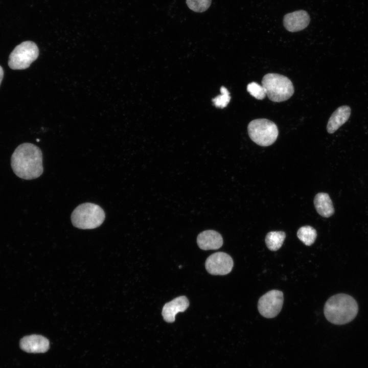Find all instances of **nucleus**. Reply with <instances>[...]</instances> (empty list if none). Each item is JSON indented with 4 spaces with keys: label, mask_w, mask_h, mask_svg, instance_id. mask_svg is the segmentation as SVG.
I'll return each mask as SVG.
<instances>
[{
    "label": "nucleus",
    "mask_w": 368,
    "mask_h": 368,
    "mask_svg": "<svg viewBox=\"0 0 368 368\" xmlns=\"http://www.w3.org/2000/svg\"><path fill=\"white\" fill-rule=\"evenodd\" d=\"M286 238V234L283 231H272L267 233L265 237V243L271 251H276L281 248Z\"/></svg>",
    "instance_id": "nucleus-15"
},
{
    "label": "nucleus",
    "mask_w": 368,
    "mask_h": 368,
    "mask_svg": "<svg viewBox=\"0 0 368 368\" xmlns=\"http://www.w3.org/2000/svg\"><path fill=\"white\" fill-rule=\"evenodd\" d=\"M283 301V293L282 291L271 290L259 298L258 309L263 316L267 318H273L281 311Z\"/></svg>",
    "instance_id": "nucleus-7"
},
{
    "label": "nucleus",
    "mask_w": 368,
    "mask_h": 368,
    "mask_svg": "<svg viewBox=\"0 0 368 368\" xmlns=\"http://www.w3.org/2000/svg\"><path fill=\"white\" fill-rule=\"evenodd\" d=\"M221 94L213 99L214 105L218 107L224 108L227 106L231 100L229 93L225 87L222 86L220 88Z\"/></svg>",
    "instance_id": "nucleus-19"
},
{
    "label": "nucleus",
    "mask_w": 368,
    "mask_h": 368,
    "mask_svg": "<svg viewBox=\"0 0 368 368\" xmlns=\"http://www.w3.org/2000/svg\"><path fill=\"white\" fill-rule=\"evenodd\" d=\"M234 263L231 257L223 252L210 256L205 263L206 270L213 275H225L232 270Z\"/></svg>",
    "instance_id": "nucleus-8"
},
{
    "label": "nucleus",
    "mask_w": 368,
    "mask_h": 368,
    "mask_svg": "<svg viewBox=\"0 0 368 368\" xmlns=\"http://www.w3.org/2000/svg\"><path fill=\"white\" fill-rule=\"evenodd\" d=\"M247 90L250 95L258 100L263 99L266 95L263 86L255 82H252L247 85Z\"/></svg>",
    "instance_id": "nucleus-18"
},
{
    "label": "nucleus",
    "mask_w": 368,
    "mask_h": 368,
    "mask_svg": "<svg viewBox=\"0 0 368 368\" xmlns=\"http://www.w3.org/2000/svg\"><path fill=\"white\" fill-rule=\"evenodd\" d=\"M298 238L306 245L310 246L317 237L316 230L311 226L306 225L300 227L297 232Z\"/></svg>",
    "instance_id": "nucleus-16"
},
{
    "label": "nucleus",
    "mask_w": 368,
    "mask_h": 368,
    "mask_svg": "<svg viewBox=\"0 0 368 368\" xmlns=\"http://www.w3.org/2000/svg\"><path fill=\"white\" fill-rule=\"evenodd\" d=\"M11 165L18 177L27 180L37 178L43 171L42 152L34 144L22 143L13 153Z\"/></svg>",
    "instance_id": "nucleus-1"
},
{
    "label": "nucleus",
    "mask_w": 368,
    "mask_h": 368,
    "mask_svg": "<svg viewBox=\"0 0 368 368\" xmlns=\"http://www.w3.org/2000/svg\"><path fill=\"white\" fill-rule=\"evenodd\" d=\"M314 204L318 214L323 217L329 218L335 212L332 201L326 193H317L314 199Z\"/></svg>",
    "instance_id": "nucleus-14"
},
{
    "label": "nucleus",
    "mask_w": 368,
    "mask_h": 368,
    "mask_svg": "<svg viewBox=\"0 0 368 368\" xmlns=\"http://www.w3.org/2000/svg\"><path fill=\"white\" fill-rule=\"evenodd\" d=\"M351 112V108L347 105L336 109L331 114L327 125L328 133H333L343 125L349 119Z\"/></svg>",
    "instance_id": "nucleus-13"
},
{
    "label": "nucleus",
    "mask_w": 368,
    "mask_h": 368,
    "mask_svg": "<svg viewBox=\"0 0 368 368\" xmlns=\"http://www.w3.org/2000/svg\"><path fill=\"white\" fill-rule=\"evenodd\" d=\"M39 55L35 43L26 41L17 45L10 53L8 65L12 70H24L29 67Z\"/></svg>",
    "instance_id": "nucleus-6"
},
{
    "label": "nucleus",
    "mask_w": 368,
    "mask_h": 368,
    "mask_svg": "<svg viewBox=\"0 0 368 368\" xmlns=\"http://www.w3.org/2000/svg\"><path fill=\"white\" fill-rule=\"evenodd\" d=\"M212 0H186L188 7L196 12H203L210 6Z\"/></svg>",
    "instance_id": "nucleus-17"
},
{
    "label": "nucleus",
    "mask_w": 368,
    "mask_h": 368,
    "mask_svg": "<svg viewBox=\"0 0 368 368\" xmlns=\"http://www.w3.org/2000/svg\"><path fill=\"white\" fill-rule=\"evenodd\" d=\"M247 130L251 140L257 145L265 147L273 144L279 134L276 124L266 119H258L250 122Z\"/></svg>",
    "instance_id": "nucleus-5"
},
{
    "label": "nucleus",
    "mask_w": 368,
    "mask_h": 368,
    "mask_svg": "<svg viewBox=\"0 0 368 368\" xmlns=\"http://www.w3.org/2000/svg\"><path fill=\"white\" fill-rule=\"evenodd\" d=\"M358 306L351 296L340 293L330 297L324 309L325 316L330 323L337 325L347 324L356 316Z\"/></svg>",
    "instance_id": "nucleus-2"
},
{
    "label": "nucleus",
    "mask_w": 368,
    "mask_h": 368,
    "mask_svg": "<svg viewBox=\"0 0 368 368\" xmlns=\"http://www.w3.org/2000/svg\"><path fill=\"white\" fill-rule=\"evenodd\" d=\"M198 246L201 249H217L223 244L221 235L214 230H206L200 233L197 238Z\"/></svg>",
    "instance_id": "nucleus-12"
},
{
    "label": "nucleus",
    "mask_w": 368,
    "mask_h": 368,
    "mask_svg": "<svg viewBox=\"0 0 368 368\" xmlns=\"http://www.w3.org/2000/svg\"><path fill=\"white\" fill-rule=\"evenodd\" d=\"M105 218L102 208L98 204L85 202L77 206L71 215L73 225L80 229H94L100 226Z\"/></svg>",
    "instance_id": "nucleus-3"
},
{
    "label": "nucleus",
    "mask_w": 368,
    "mask_h": 368,
    "mask_svg": "<svg viewBox=\"0 0 368 368\" xmlns=\"http://www.w3.org/2000/svg\"><path fill=\"white\" fill-rule=\"evenodd\" d=\"M268 99L274 102H281L289 99L294 90L291 80L287 77L276 73L266 74L262 80Z\"/></svg>",
    "instance_id": "nucleus-4"
},
{
    "label": "nucleus",
    "mask_w": 368,
    "mask_h": 368,
    "mask_svg": "<svg viewBox=\"0 0 368 368\" xmlns=\"http://www.w3.org/2000/svg\"><path fill=\"white\" fill-rule=\"evenodd\" d=\"M4 77V71L2 67L0 65V85Z\"/></svg>",
    "instance_id": "nucleus-20"
},
{
    "label": "nucleus",
    "mask_w": 368,
    "mask_h": 368,
    "mask_svg": "<svg viewBox=\"0 0 368 368\" xmlns=\"http://www.w3.org/2000/svg\"><path fill=\"white\" fill-rule=\"evenodd\" d=\"M20 346L24 351L33 353H44L49 348V341L40 335H31L24 337L20 341Z\"/></svg>",
    "instance_id": "nucleus-10"
},
{
    "label": "nucleus",
    "mask_w": 368,
    "mask_h": 368,
    "mask_svg": "<svg viewBox=\"0 0 368 368\" xmlns=\"http://www.w3.org/2000/svg\"><path fill=\"white\" fill-rule=\"evenodd\" d=\"M310 17L308 12L303 10L286 14L283 18L285 28L291 32L300 31L309 25Z\"/></svg>",
    "instance_id": "nucleus-9"
},
{
    "label": "nucleus",
    "mask_w": 368,
    "mask_h": 368,
    "mask_svg": "<svg viewBox=\"0 0 368 368\" xmlns=\"http://www.w3.org/2000/svg\"><path fill=\"white\" fill-rule=\"evenodd\" d=\"M189 302L185 296H180L165 304L162 310L164 320L168 323L175 320V315L180 312H184L189 307Z\"/></svg>",
    "instance_id": "nucleus-11"
}]
</instances>
